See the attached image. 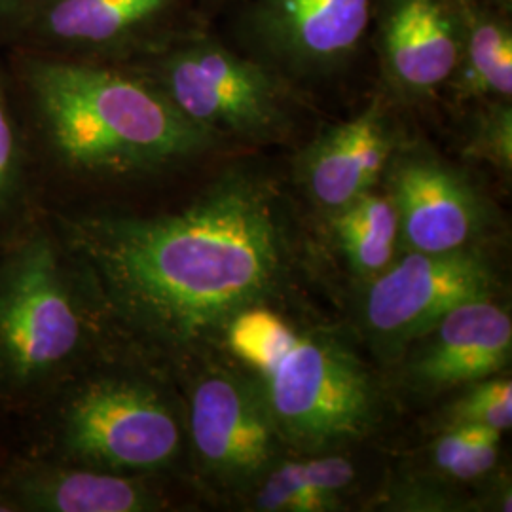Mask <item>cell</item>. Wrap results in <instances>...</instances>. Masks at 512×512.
Here are the masks:
<instances>
[{"instance_id":"obj_20","label":"cell","mask_w":512,"mask_h":512,"mask_svg":"<svg viewBox=\"0 0 512 512\" xmlns=\"http://www.w3.org/2000/svg\"><path fill=\"white\" fill-rule=\"evenodd\" d=\"M29 171V158L10 74L0 54V207L8 202Z\"/></svg>"},{"instance_id":"obj_22","label":"cell","mask_w":512,"mask_h":512,"mask_svg":"<svg viewBox=\"0 0 512 512\" xmlns=\"http://www.w3.org/2000/svg\"><path fill=\"white\" fill-rule=\"evenodd\" d=\"M446 423H476L503 433L512 425V384L490 376L471 384L465 395L446 410Z\"/></svg>"},{"instance_id":"obj_10","label":"cell","mask_w":512,"mask_h":512,"mask_svg":"<svg viewBox=\"0 0 512 512\" xmlns=\"http://www.w3.org/2000/svg\"><path fill=\"white\" fill-rule=\"evenodd\" d=\"M76 454L112 469H158L177 456L181 427L156 393L129 382L88 387L67 425Z\"/></svg>"},{"instance_id":"obj_21","label":"cell","mask_w":512,"mask_h":512,"mask_svg":"<svg viewBox=\"0 0 512 512\" xmlns=\"http://www.w3.org/2000/svg\"><path fill=\"white\" fill-rule=\"evenodd\" d=\"M467 158L494 165L501 173L512 169V107L511 101H484L478 110L463 148Z\"/></svg>"},{"instance_id":"obj_15","label":"cell","mask_w":512,"mask_h":512,"mask_svg":"<svg viewBox=\"0 0 512 512\" xmlns=\"http://www.w3.org/2000/svg\"><path fill=\"white\" fill-rule=\"evenodd\" d=\"M461 2V50L446 90L458 103H484L512 97L511 14Z\"/></svg>"},{"instance_id":"obj_3","label":"cell","mask_w":512,"mask_h":512,"mask_svg":"<svg viewBox=\"0 0 512 512\" xmlns=\"http://www.w3.org/2000/svg\"><path fill=\"white\" fill-rule=\"evenodd\" d=\"M222 338L255 372L281 442L294 450L336 452L374 429L378 389L342 344L298 332L264 304L241 311Z\"/></svg>"},{"instance_id":"obj_11","label":"cell","mask_w":512,"mask_h":512,"mask_svg":"<svg viewBox=\"0 0 512 512\" xmlns=\"http://www.w3.org/2000/svg\"><path fill=\"white\" fill-rule=\"evenodd\" d=\"M190 435L203 469L224 484L258 482L281 442L260 384L224 370L194 387Z\"/></svg>"},{"instance_id":"obj_6","label":"cell","mask_w":512,"mask_h":512,"mask_svg":"<svg viewBox=\"0 0 512 512\" xmlns=\"http://www.w3.org/2000/svg\"><path fill=\"white\" fill-rule=\"evenodd\" d=\"M378 0H249L239 14L247 54L291 80L338 73L361 52Z\"/></svg>"},{"instance_id":"obj_9","label":"cell","mask_w":512,"mask_h":512,"mask_svg":"<svg viewBox=\"0 0 512 512\" xmlns=\"http://www.w3.org/2000/svg\"><path fill=\"white\" fill-rule=\"evenodd\" d=\"M408 251L448 253L473 247L486 207L469 177L435 150L399 143L384 173Z\"/></svg>"},{"instance_id":"obj_7","label":"cell","mask_w":512,"mask_h":512,"mask_svg":"<svg viewBox=\"0 0 512 512\" xmlns=\"http://www.w3.org/2000/svg\"><path fill=\"white\" fill-rule=\"evenodd\" d=\"M494 289V270L473 247L448 253L408 251L370 279L363 321L385 355H397L444 315L461 304L492 298Z\"/></svg>"},{"instance_id":"obj_12","label":"cell","mask_w":512,"mask_h":512,"mask_svg":"<svg viewBox=\"0 0 512 512\" xmlns=\"http://www.w3.org/2000/svg\"><path fill=\"white\" fill-rule=\"evenodd\" d=\"M376 52L387 88L427 101L448 86L461 50L459 0H378Z\"/></svg>"},{"instance_id":"obj_2","label":"cell","mask_w":512,"mask_h":512,"mask_svg":"<svg viewBox=\"0 0 512 512\" xmlns=\"http://www.w3.org/2000/svg\"><path fill=\"white\" fill-rule=\"evenodd\" d=\"M6 67L29 169L82 181H124L171 171L209 152L215 135L192 124L126 67L8 50Z\"/></svg>"},{"instance_id":"obj_25","label":"cell","mask_w":512,"mask_h":512,"mask_svg":"<svg viewBox=\"0 0 512 512\" xmlns=\"http://www.w3.org/2000/svg\"><path fill=\"white\" fill-rule=\"evenodd\" d=\"M222 2H226V0H198V4H200V8L203 10H207V8H213V6H217V4H222Z\"/></svg>"},{"instance_id":"obj_8","label":"cell","mask_w":512,"mask_h":512,"mask_svg":"<svg viewBox=\"0 0 512 512\" xmlns=\"http://www.w3.org/2000/svg\"><path fill=\"white\" fill-rule=\"evenodd\" d=\"M82 321L48 241H33L0 277V355L19 376L67 361Z\"/></svg>"},{"instance_id":"obj_14","label":"cell","mask_w":512,"mask_h":512,"mask_svg":"<svg viewBox=\"0 0 512 512\" xmlns=\"http://www.w3.org/2000/svg\"><path fill=\"white\" fill-rule=\"evenodd\" d=\"M410 384L440 393L495 376L511 363V315L492 298L461 304L416 340Z\"/></svg>"},{"instance_id":"obj_5","label":"cell","mask_w":512,"mask_h":512,"mask_svg":"<svg viewBox=\"0 0 512 512\" xmlns=\"http://www.w3.org/2000/svg\"><path fill=\"white\" fill-rule=\"evenodd\" d=\"M198 0H35L10 50L128 67L205 25Z\"/></svg>"},{"instance_id":"obj_18","label":"cell","mask_w":512,"mask_h":512,"mask_svg":"<svg viewBox=\"0 0 512 512\" xmlns=\"http://www.w3.org/2000/svg\"><path fill=\"white\" fill-rule=\"evenodd\" d=\"M40 503L59 512H141L158 507L141 482L92 471L54 476L40 490Z\"/></svg>"},{"instance_id":"obj_1","label":"cell","mask_w":512,"mask_h":512,"mask_svg":"<svg viewBox=\"0 0 512 512\" xmlns=\"http://www.w3.org/2000/svg\"><path fill=\"white\" fill-rule=\"evenodd\" d=\"M73 245L120 315L175 348L202 346L266 304L287 270L277 192L234 165L183 209L78 222Z\"/></svg>"},{"instance_id":"obj_13","label":"cell","mask_w":512,"mask_h":512,"mask_svg":"<svg viewBox=\"0 0 512 512\" xmlns=\"http://www.w3.org/2000/svg\"><path fill=\"white\" fill-rule=\"evenodd\" d=\"M399 143L384 99L376 97L298 154V183L317 205L338 211L376 188Z\"/></svg>"},{"instance_id":"obj_23","label":"cell","mask_w":512,"mask_h":512,"mask_svg":"<svg viewBox=\"0 0 512 512\" xmlns=\"http://www.w3.org/2000/svg\"><path fill=\"white\" fill-rule=\"evenodd\" d=\"M33 4L35 0H0V54L12 48L19 27Z\"/></svg>"},{"instance_id":"obj_19","label":"cell","mask_w":512,"mask_h":512,"mask_svg":"<svg viewBox=\"0 0 512 512\" xmlns=\"http://www.w3.org/2000/svg\"><path fill=\"white\" fill-rule=\"evenodd\" d=\"M501 433L476 423H446L431 444V461L440 475L475 480L488 475L499 458Z\"/></svg>"},{"instance_id":"obj_16","label":"cell","mask_w":512,"mask_h":512,"mask_svg":"<svg viewBox=\"0 0 512 512\" xmlns=\"http://www.w3.org/2000/svg\"><path fill=\"white\" fill-rule=\"evenodd\" d=\"M357 471L348 458L325 452L304 461L277 463L258 478L256 511H336L353 486Z\"/></svg>"},{"instance_id":"obj_24","label":"cell","mask_w":512,"mask_h":512,"mask_svg":"<svg viewBox=\"0 0 512 512\" xmlns=\"http://www.w3.org/2000/svg\"><path fill=\"white\" fill-rule=\"evenodd\" d=\"M473 2L490 6V8H495V10L507 12V14H511L512 12V0H473Z\"/></svg>"},{"instance_id":"obj_17","label":"cell","mask_w":512,"mask_h":512,"mask_svg":"<svg viewBox=\"0 0 512 512\" xmlns=\"http://www.w3.org/2000/svg\"><path fill=\"white\" fill-rule=\"evenodd\" d=\"M334 213L332 228L353 274L370 281L391 266L401 234L389 194L370 190Z\"/></svg>"},{"instance_id":"obj_4","label":"cell","mask_w":512,"mask_h":512,"mask_svg":"<svg viewBox=\"0 0 512 512\" xmlns=\"http://www.w3.org/2000/svg\"><path fill=\"white\" fill-rule=\"evenodd\" d=\"M126 69L219 141L275 143L293 126L289 80L226 46L205 25Z\"/></svg>"}]
</instances>
